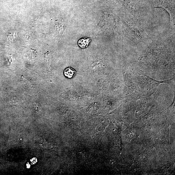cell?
Instances as JSON below:
<instances>
[{
    "mask_svg": "<svg viewBox=\"0 0 175 175\" xmlns=\"http://www.w3.org/2000/svg\"><path fill=\"white\" fill-rule=\"evenodd\" d=\"M76 73V71L74 69L70 67L66 68L64 71V74L68 78H72Z\"/></svg>",
    "mask_w": 175,
    "mask_h": 175,
    "instance_id": "obj_2",
    "label": "cell"
},
{
    "mask_svg": "<svg viewBox=\"0 0 175 175\" xmlns=\"http://www.w3.org/2000/svg\"><path fill=\"white\" fill-rule=\"evenodd\" d=\"M91 41V38H81L78 41V45L81 48H86L88 47Z\"/></svg>",
    "mask_w": 175,
    "mask_h": 175,
    "instance_id": "obj_1",
    "label": "cell"
},
{
    "mask_svg": "<svg viewBox=\"0 0 175 175\" xmlns=\"http://www.w3.org/2000/svg\"><path fill=\"white\" fill-rule=\"evenodd\" d=\"M37 159L36 158H34L32 159L31 161L32 163L35 164L37 162Z\"/></svg>",
    "mask_w": 175,
    "mask_h": 175,
    "instance_id": "obj_3",
    "label": "cell"
}]
</instances>
